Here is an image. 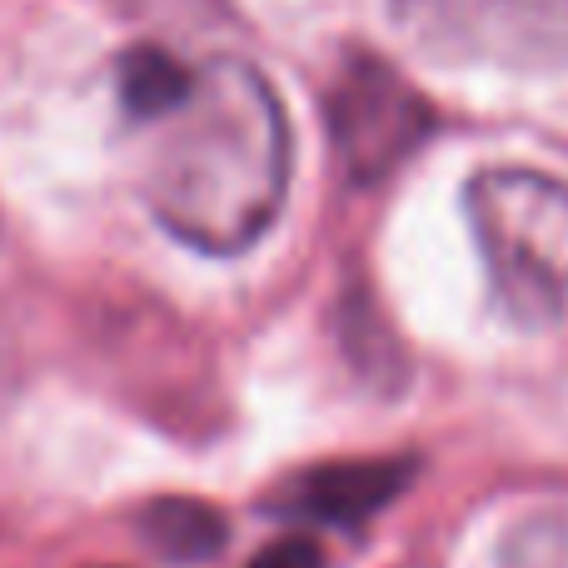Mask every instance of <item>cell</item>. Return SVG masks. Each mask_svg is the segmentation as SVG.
I'll return each mask as SVG.
<instances>
[{"mask_svg":"<svg viewBox=\"0 0 568 568\" xmlns=\"http://www.w3.org/2000/svg\"><path fill=\"white\" fill-rule=\"evenodd\" d=\"M290 190V120L245 60H205L195 85L150 125L145 200L175 240L240 255L275 225Z\"/></svg>","mask_w":568,"mask_h":568,"instance_id":"cell-1","label":"cell"},{"mask_svg":"<svg viewBox=\"0 0 568 568\" xmlns=\"http://www.w3.org/2000/svg\"><path fill=\"white\" fill-rule=\"evenodd\" d=\"M494 300L524 329L568 310V185L544 170H479L464 190Z\"/></svg>","mask_w":568,"mask_h":568,"instance_id":"cell-2","label":"cell"},{"mask_svg":"<svg viewBox=\"0 0 568 568\" xmlns=\"http://www.w3.org/2000/svg\"><path fill=\"white\" fill-rule=\"evenodd\" d=\"M424 55L454 65L559 70L568 65V0H389Z\"/></svg>","mask_w":568,"mask_h":568,"instance_id":"cell-3","label":"cell"},{"mask_svg":"<svg viewBox=\"0 0 568 568\" xmlns=\"http://www.w3.org/2000/svg\"><path fill=\"white\" fill-rule=\"evenodd\" d=\"M434 110L409 80L379 55L354 50L329 85V135L354 185L389 180L429 140Z\"/></svg>","mask_w":568,"mask_h":568,"instance_id":"cell-4","label":"cell"},{"mask_svg":"<svg viewBox=\"0 0 568 568\" xmlns=\"http://www.w3.org/2000/svg\"><path fill=\"white\" fill-rule=\"evenodd\" d=\"M414 474H419V464L399 459V454L310 464V469L275 484V494H265V509H275L280 519L310 524V529H359L409 489Z\"/></svg>","mask_w":568,"mask_h":568,"instance_id":"cell-5","label":"cell"},{"mask_svg":"<svg viewBox=\"0 0 568 568\" xmlns=\"http://www.w3.org/2000/svg\"><path fill=\"white\" fill-rule=\"evenodd\" d=\"M140 534L145 544H155L165 559L175 564H200L215 559L220 544H225V519L220 509L200 499H155L140 509Z\"/></svg>","mask_w":568,"mask_h":568,"instance_id":"cell-6","label":"cell"},{"mask_svg":"<svg viewBox=\"0 0 568 568\" xmlns=\"http://www.w3.org/2000/svg\"><path fill=\"white\" fill-rule=\"evenodd\" d=\"M190 85H195V70H185L160 45H135L120 60V105L135 125H155L160 115H170L190 95Z\"/></svg>","mask_w":568,"mask_h":568,"instance_id":"cell-7","label":"cell"},{"mask_svg":"<svg viewBox=\"0 0 568 568\" xmlns=\"http://www.w3.org/2000/svg\"><path fill=\"white\" fill-rule=\"evenodd\" d=\"M245 568H324V544L314 534H284V539L265 544Z\"/></svg>","mask_w":568,"mask_h":568,"instance_id":"cell-8","label":"cell"}]
</instances>
